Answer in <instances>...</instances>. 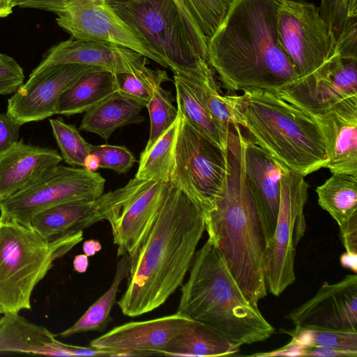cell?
<instances>
[{"instance_id":"6da1fadb","label":"cell","mask_w":357,"mask_h":357,"mask_svg":"<svg viewBox=\"0 0 357 357\" xmlns=\"http://www.w3.org/2000/svg\"><path fill=\"white\" fill-rule=\"evenodd\" d=\"M205 226L202 206L183 188L165 182L155 212L128 254V286L117 301L124 315L155 310L182 284Z\"/></svg>"},{"instance_id":"7a4b0ae2","label":"cell","mask_w":357,"mask_h":357,"mask_svg":"<svg viewBox=\"0 0 357 357\" xmlns=\"http://www.w3.org/2000/svg\"><path fill=\"white\" fill-rule=\"evenodd\" d=\"M281 1L232 0L207 40L208 63L227 90L280 93L298 82V75L278 37Z\"/></svg>"},{"instance_id":"3957f363","label":"cell","mask_w":357,"mask_h":357,"mask_svg":"<svg viewBox=\"0 0 357 357\" xmlns=\"http://www.w3.org/2000/svg\"><path fill=\"white\" fill-rule=\"evenodd\" d=\"M244 136L240 126L230 127L227 174L220 195L204 214L205 230L246 298L258 305L268 292L264 274L268 242L245 176Z\"/></svg>"},{"instance_id":"277c9868","label":"cell","mask_w":357,"mask_h":357,"mask_svg":"<svg viewBox=\"0 0 357 357\" xmlns=\"http://www.w3.org/2000/svg\"><path fill=\"white\" fill-rule=\"evenodd\" d=\"M176 312L211 327L239 345L263 342L275 332L258 305L250 302L208 238L196 251Z\"/></svg>"},{"instance_id":"5b68a950","label":"cell","mask_w":357,"mask_h":357,"mask_svg":"<svg viewBox=\"0 0 357 357\" xmlns=\"http://www.w3.org/2000/svg\"><path fill=\"white\" fill-rule=\"evenodd\" d=\"M232 95L235 124L248 138L290 170L304 177L326 167L320 130L304 109L264 89H245Z\"/></svg>"},{"instance_id":"8992f818","label":"cell","mask_w":357,"mask_h":357,"mask_svg":"<svg viewBox=\"0 0 357 357\" xmlns=\"http://www.w3.org/2000/svg\"><path fill=\"white\" fill-rule=\"evenodd\" d=\"M83 240V231L50 239L31 225L0 220V314L31 309L37 284Z\"/></svg>"},{"instance_id":"52a82bcc","label":"cell","mask_w":357,"mask_h":357,"mask_svg":"<svg viewBox=\"0 0 357 357\" xmlns=\"http://www.w3.org/2000/svg\"><path fill=\"white\" fill-rule=\"evenodd\" d=\"M142 40L158 63L183 74L208 62L207 40L183 17L173 0H105Z\"/></svg>"},{"instance_id":"ba28073f","label":"cell","mask_w":357,"mask_h":357,"mask_svg":"<svg viewBox=\"0 0 357 357\" xmlns=\"http://www.w3.org/2000/svg\"><path fill=\"white\" fill-rule=\"evenodd\" d=\"M280 45L298 75V82L278 93L289 97L309 87L334 54L335 40L319 7L304 0H282L277 12Z\"/></svg>"},{"instance_id":"9c48e42d","label":"cell","mask_w":357,"mask_h":357,"mask_svg":"<svg viewBox=\"0 0 357 357\" xmlns=\"http://www.w3.org/2000/svg\"><path fill=\"white\" fill-rule=\"evenodd\" d=\"M228 171L224 149L193 128L179 113L169 181L209 211L224 188Z\"/></svg>"},{"instance_id":"30bf717a","label":"cell","mask_w":357,"mask_h":357,"mask_svg":"<svg viewBox=\"0 0 357 357\" xmlns=\"http://www.w3.org/2000/svg\"><path fill=\"white\" fill-rule=\"evenodd\" d=\"M280 183L275 230L267 245L264 258L266 289L275 296H279L296 280V248L306 229L304 208L309 188L303 176L285 165Z\"/></svg>"},{"instance_id":"8fae6325","label":"cell","mask_w":357,"mask_h":357,"mask_svg":"<svg viewBox=\"0 0 357 357\" xmlns=\"http://www.w3.org/2000/svg\"><path fill=\"white\" fill-rule=\"evenodd\" d=\"M105 179L85 167L58 165L25 188L0 202V220L30 225L33 218L52 206L95 199L103 194Z\"/></svg>"},{"instance_id":"7c38bea8","label":"cell","mask_w":357,"mask_h":357,"mask_svg":"<svg viewBox=\"0 0 357 357\" xmlns=\"http://www.w3.org/2000/svg\"><path fill=\"white\" fill-rule=\"evenodd\" d=\"M15 6L53 13L57 16L58 25L73 38L116 43L158 63L157 58L105 0H19Z\"/></svg>"},{"instance_id":"4fadbf2b","label":"cell","mask_w":357,"mask_h":357,"mask_svg":"<svg viewBox=\"0 0 357 357\" xmlns=\"http://www.w3.org/2000/svg\"><path fill=\"white\" fill-rule=\"evenodd\" d=\"M146 181L134 178L123 187L95 199L52 206L36 215L30 225L43 236L53 239L83 231L103 220L111 222Z\"/></svg>"},{"instance_id":"5bb4252c","label":"cell","mask_w":357,"mask_h":357,"mask_svg":"<svg viewBox=\"0 0 357 357\" xmlns=\"http://www.w3.org/2000/svg\"><path fill=\"white\" fill-rule=\"evenodd\" d=\"M101 68L63 64L45 68L23 83L8 100L6 114L22 126L56 114L61 95L83 75Z\"/></svg>"},{"instance_id":"9a60e30c","label":"cell","mask_w":357,"mask_h":357,"mask_svg":"<svg viewBox=\"0 0 357 357\" xmlns=\"http://www.w3.org/2000/svg\"><path fill=\"white\" fill-rule=\"evenodd\" d=\"M190 320L176 312L150 320L128 322L93 339L90 347L107 351L109 356L165 355L170 342Z\"/></svg>"},{"instance_id":"2e32d148","label":"cell","mask_w":357,"mask_h":357,"mask_svg":"<svg viewBox=\"0 0 357 357\" xmlns=\"http://www.w3.org/2000/svg\"><path fill=\"white\" fill-rule=\"evenodd\" d=\"M295 326L357 331V275L324 282L314 296L286 317Z\"/></svg>"},{"instance_id":"e0dca14e","label":"cell","mask_w":357,"mask_h":357,"mask_svg":"<svg viewBox=\"0 0 357 357\" xmlns=\"http://www.w3.org/2000/svg\"><path fill=\"white\" fill-rule=\"evenodd\" d=\"M85 64L113 74L137 73L145 69L147 58L125 46L104 40L70 38L52 46L31 73L63 64Z\"/></svg>"},{"instance_id":"ac0fdd59","label":"cell","mask_w":357,"mask_h":357,"mask_svg":"<svg viewBox=\"0 0 357 357\" xmlns=\"http://www.w3.org/2000/svg\"><path fill=\"white\" fill-rule=\"evenodd\" d=\"M308 114L323 137L327 156L326 168L332 174L357 176V96Z\"/></svg>"},{"instance_id":"d6986e66","label":"cell","mask_w":357,"mask_h":357,"mask_svg":"<svg viewBox=\"0 0 357 357\" xmlns=\"http://www.w3.org/2000/svg\"><path fill=\"white\" fill-rule=\"evenodd\" d=\"M243 156L248 187L263 222L268 243L275 230L280 203V181L284 165L245 136Z\"/></svg>"},{"instance_id":"ffe728a7","label":"cell","mask_w":357,"mask_h":357,"mask_svg":"<svg viewBox=\"0 0 357 357\" xmlns=\"http://www.w3.org/2000/svg\"><path fill=\"white\" fill-rule=\"evenodd\" d=\"M178 113L196 130L224 149H227L229 132L213 119L208 106V96L221 92L211 67L207 64L186 75H174Z\"/></svg>"},{"instance_id":"44dd1931","label":"cell","mask_w":357,"mask_h":357,"mask_svg":"<svg viewBox=\"0 0 357 357\" xmlns=\"http://www.w3.org/2000/svg\"><path fill=\"white\" fill-rule=\"evenodd\" d=\"M63 158L56 150L17 141L0 153V202L35 182Z\"/></svg>"},{"instance_id":"7402d4cb","label":"cell","mask_w":357,"mask_h":357,"mask_svg":"<svg viewBox=\"0 0 357 357\" xmlns=\"http://www.w3.org/2000/svg\"><path fill=\"white\" fill-rule=\"evenodd\" d=\"M351 96H357V59L342 58L334 50L324 70L308 88L284 99L314 113Z\"/></svg>"},{"instance_id":"603a6c76","label":"cell","mask_w":357,"mask_h":357,"mask_svg":"<svg viewBox=\"0 0 357 357\" xmlns=\"http://www.w3.org/2000/svg\"><path fill=\"white\" fill-rule=\"evenodd\" d=\"M165 183L147 181L110 222L118 257L137 245L158 208Z\"/></svg>"},{"instance_id":"cb8c5ba5","label":"cell","mask_w":357,"mask_h":357,"mask_svg":"<svg viewBox=\"0 0 357 357\" xmlns=\"http://www.w3.org/2000/svg\"><path fill=\"white\" fill-rule=\"evenodd\" d=\"M63 342L46 328L30 322L19 312L0 318V352L70 356Z\"/></svg>"},{"instance_id":"d4e9b609","label":"cell","mask_w":357,"mask_h":357,"mask_svg":"<svg viewBox=\"0 0 357 357\" xmlns=\"http://www.w3.org/2000/svg\"><path fill=\"white\" fill-rule=\"evenodd\" d=\"M146 105L145 101L116 91L84 112L79 130L107 141L117 128L143 122L141 112Z\"/></svg>"},{"instance_id":"484cf974","label":"cell","mask_w":357,"mask_h":357,"mask_svg":"<svg viewBox=\"0 0 357 357\" xmlns=\"http://www.w3.org/2000/svg\"><path fill=\"white\" fill-rule=\"evenodd\" d=\"M119 90L115 74L102 69L91 72L61 95L56 114L72 116L85 112Z\"/></svg>"},{"instance_id":"4316f807","label":"cell","mask_w":357,"mask_h":357,"mask_svg":"<svg viewBox=\"0 0 357 357\" xmlns=\"http://www.w3.org/2000/svg\"><path fill=\"white\" fill-rule=\"evenodd\" d=\"M240 347L207 325L191 319L170 342L165 355L223 356L238 353Z\"/></svg>"},{"instance_id":"83f0119b","label":"cell","mask_w":357,"mask_h":357,"mask_svg":"<svg viewBox=\"0 0 357 357\" xmlns=\"http://www.w3.org/2000/svg\"><path fill=\"white\" fill-rule=\"evenodd\" d=\"M319 206L342 228L357 220V176L333 174L316 188Z\"/></svg>"},{"instance_id":"f1b7e54d","label":"cell","mask_w":357,"mask_h":357,"mask_svg":"<svg viewBox=\"0 0 357 357\" xmlns=\"http://www.w3.org/2000/svg\"><path fill=\"white\" fill-rule=\"evenodd\" d=\"M130 259L128 253L121 256L117 262L112 282L108 289L70 328L59 336L66 337L80 333L103 331L111 320L110 312L116 302V294L122 281L128 276Z\"/></svg>"},{"instance_id":"f546056e","label":"cell","mask_w":357,"mask_h":357,"mask_svg":"<svg viewBox=\"0 0 357 357\" xmlns=\"http://www.w3.org/2000/svg\"><path fill=\"white\" fill-rule=\"evenodd\" d=\"M178 115L175 122L139 158L135 178L143 181L167 182L169 181L174 146L177 135Z\"/></svg>"},{"instance_id":"4dcf8cb0","label":"cell","mask_w":357,"mask_h":357,"mask_svg":"<svg viewBox=\"0 0 357 357\" xmlns=\"http://www.w3.org/2000/svg\"><path fill=\"white\" fill-rule=\"evenodd\" d=\"M188 24L206 40L224 18L232 0H173Z\"/></svg>"},{"instance_id":"1f68e13d","label":"cell","mask_w":357,"mask_h":357,"mask_svg":"<svg viewBox=\"0 0 357 357\" xmlns=\"http://www.w3.org/2000/svg\"><path fill=\"white\" fill-rule=\"evenodd\" d=\"M284 332L302 344L329 347L345 352L349 356H357V331L296 326L294 330Z\"/></svg>"},{"instance_id":"d6a6232c","label":"cell","mask_w":357,"mask_h":357,"mask_svg":"<svg viewBox=\"0 0 357 357\" xmlns=\"http://www.w3.org/2000/svg\"><path fill=\"white\" fill-rule=\"evenodd\" d=\"M50 123L62 158L73 167H84L92 144L82 137L76 127L61 119H50Z\"/></svg>"},{"instance_id":"836d02e7","label":"cell","mask_w":357,"mask_h":357,"mask_svg":"<svg viewBox=\"0 0 357 357\" xmlns=\"http://www.w3.org/2000/svg\"><path fill=\"white\" fill-rule=\"evenodd\" d=\"M172 93L156 86L146 103L150 117V135L144 150L149 149L155 142L175 122L178 112L173 104Z\"/></svg>"},{"instance_id":"e575fe53","label":"cell","mask_w":357,"mask_h":357,"mask_svg":"<svg viewBox=\"0 0 357 357\" xmlns=\"http://www.w3.org/2000/svg\"><path fill=\"white\" fill-rule=\"evenodd\" d=\"M119 91L145 101L150 100L154 89L169 81L167 73L162 70H152L148 67L137 73L116 75Z\"/></svg>"},{"instance_id":"d590c367","label":"cell","mask_w":357,"mask_h":357,"mask_svg":"<svg viewBox=\"0 0 357 357\" xmlns=\"http://www.w3.org/2000/svg\"><path fill=\"white\" fill-rule=\"evenodd\" d=\"M91 154L97 157L99 168L112 169L118 174L127 173L137 161L132 153L123 146L91 145Z\"/></svg>"},{"instance_id":"8d00e7d4","label":"cell","mask_w":357,"mask_h":357,"mask_svg":"<svg viewBox=\"0 0 357 357\" xmlns=\"http://www.w3.org/2000/svg\"><path fill=\"white\" fill-rule=\"evenodd\" d=\"M319 8L335 41L347 20L357 16V0H321Z\"/></svg>"},{"instance_id":"74e56055","label":"cell","mask_w":357,"mask_h":357,"mask_svg":"<svg viewBox=\"0 0 357 357\" xmlns=\"http://www.w3.org/2000/svg\"><path fill=\"white\" fill-rule=\"evenodd\" d=\"M24 79V70L15 59L0 53V95L15 93Z\"/></svg>"},{"instance_id":"f35d334b","label":"cell","mask_w":357,"mask_h":357,"mask_svg":"<svg viewBox=\"0 0 357 357\" xmlns=\"http://www.w3.org/2000/svg\"><path fill=\"white\" fill-rule=\"evenodd\" d=\"M335 52L342 58L357 59V16L347 20L335 40Z\"/></svg>"},{"instance_id":"ab89813d","label":"cell","mask_w":357,"mask_h":357,"mask_svg":"<svg viewBox=\"0 0 357 357\" xmlns=\"http://www.w3.org/2000/svg\"><path fill=\"white\" fill-rule=\"evenodd\" d=\"M20 127L6 113H0V153L18 141Z\"/></svg>"},{"instance_id":"60d3db41","label":"cell","mask_w":357,"mask_h":357,"mask_svg":"<svg viewBox=\"0 0 357 357\" xmlns=\"http://www.w3.org/2000/svg\"><path fill=\"white\" fill-rule=\"evenodd\" d=\"M303 356H349L347 354L335 349L319 347L309 346L305 347Z\"/></svg>"},{"instance_id":"b9f144b4","label":"cell","mask_w":357,"mask_h":357,"mask_svg":"<svg viewBox=\"0 0 357 357\" xmlns=\"http://www.w3.org/2000/svg\"><path fill=\"white\" fill-rule=\"evenodd\" d=\"M341 265L345 268L350 269L354 273L357 272V253L345 252L340 259Z\"/></svg>"},{"instance_id":"7bdbcfd3","label":"cell","mask_w":357,"mask_h":357,"mask_svg":"<svg viewBox=\"0 0 357 357\" xmlns=\"http://www.w3.org/2000/svg\"><path fill=\"white\" fill-rule=\"evenodd\" d=\"M89 257L85 254L76 255L73 259V268L79 273H84L89 266Z\"/></svg>"},{"instance_id":"ee69618b","label":"cell","mask_w":357,"mask_h":357,"mask_svg":"<svg viewBox=\"0 0 357 357\" xmlns=\"http://www.w3.org/2000/svg\"><path fill=\"white\" fill-rule=\"evenodd\" d=\"M102 248V245L98 241L90 239L85 241L82 245L84 254L88 257H91L99 252Z\"/></svg>"},{"instance_id":"f6af8a7d","label":"cell","mask_w":357,"mask_h":357,"mask_svg":"<svg viewBox=\"0 0 357 357\" xmlns=\"http://www.w3.org/2000/svg\"><path fill=\"white\" fill-rule=\"evenodd\" d=\"M10 0H0V17H6L13 13Z\"/></svg>"},{"instance_id":"bcb514c9","label":"cell","mask_w":357,"mask_h":357,"mask_svg":"<svg viewBox=\"0 0 357 357\" xmlns=\"http://www.w3.org/2000/svg\"><path fill=\"white\" fill-rule=\"evenodd\" d=\"M84 167L91 170L94 171L98 167V160L96 155L93 154H90L85 160Z\"/></svg>"},{"instance_id":"7dc6e473","label":"cell","mask_w":357,"mask_h":357,"mask_svg":"<svg viewBox=\"0 0 357 357\" xmlns=\"http://www.w3.org/2000/svg\"><path fill=\"white\" fill-rule=\"evenodd\" d=\"M18 1H19V0H10V4H11V6H12L13 8H14V7H15V3H16Z\"/></svg>"}]
</instances>
